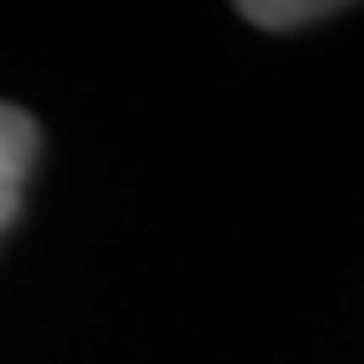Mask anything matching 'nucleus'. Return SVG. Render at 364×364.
Wrapping results in <instances>:
<instances>
[{
	"label": "nucleus",
	"instance_id": "obj_1",
	"mask_svg": "<svg viewBox=\"0 0 364 364\" xmlns=\"http://www.w3.org/2000/svg\"><path fill=\"white\" fill-rule=\"evenodd\" d=\"M36 147H41V132L36 122L0 102V228H6L16 213H21V198H26V177H31V162H36Z\"/></svg>",
	"mask_w": 364,
	"mask_h": 364
},
{
	"label": "nucleus",
	"instance_id": "obj_2",
	"mask_svg": "<svg viewBox=\"0 0 364 364\" xmlns=\"http://www.w3.org/2000/svg\"><path fill=\"white\" fill-rule=\"evenodd\" d=\"M339 6H324V0H289V6H279V0H263V6H238V16H248L253 26H273V31H284V26H309V21H318V16H334Z\"/></svg>",
	"mask_w": 364,
	"mask_h": 364
}]
</instances>
